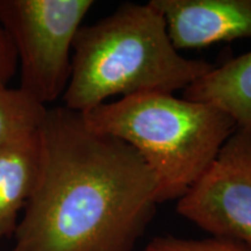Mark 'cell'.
I'll return each mask as SVG.
<instances>
[{
	"label": "cell",
	"instance_id": "1",
	"mask_svg": "<svg viewBox=\"0 0 251 251\" xmlns=\"http://www.w3.org/2000/svg\"><path fill=\"white\" fill-rule=\"evenodd\" d=\"M40 137V177L12 251H133L159 203L140 153L64 106L48 108Z\"/></svg>",
	"mask_w": 251,
	"mask_h": 251
},
{
	"label": "cell",
	"instance_id": "2",
	"mask_svg": "<svg viewBox=\"0 0 251 251\" xmlns=\"http://www.w3.org/2000/svg\"><path fill=\"white\" fill-rule=\"evenodd\" d=\"M64 107L83 113L121 94L174 93L212 70L203 59L181 56L164 18L148 4H124L114 13L81 26L72 45Z\"/></svg>",
	"mask_w": 251,
	"mask_h": 251
},
{
	"label": "cell",
	"instance_id": "3",
	"mask_svg": "<svg viewBox=\"0 0 251 251\" xmlns=\"http://www.w3.org/2000/svg\"><path fill=\"white\" fill-rule=\"evenodd\" d=\"M80 114L90 129L140 153L158 181L159 203L180 199L238 128L216 106L162 92L124 97Z\"/></svg>",
	"mask_w": 251,
	"mask_h": 251
},
{
	"label": "cell",
	"instance_id": "4",
	"mask_svg": "<svg viewBox=\"0 0 251 251\" xmlns=\"http://www.w3.org/2000/svg\"><path fill=\"white\" fill-rule=\"evenodd\" d=\"M92 0H0V24L21 68L19 89L47 106L63 97L71 51Z\"/></svg>",
	"mask_w": 251,
	"mask_h": 251
},
{
	"label": "cell",
	"instance_id": "5",
	"mask_svg": "<svg viewBox=\"0 0 251 251\" xmlns=\"http://www.w3.org/2000/svg\"><path fill=\"white\" fill-rule=\"evenodd\" d=\"M176 209L213 237L251 249V129L237 128Z\"/></svg>",
	"mask_w": 251,
	"mask_h": 251
},
{
	"label": "cell",
	"instance_id": "6",
	"mask_svg": "<svg viewBox=\"0 0 251 251\" xmlns=\"http://www.w3.org/2000/svg\"><path fill=\"white\" fill-rule=\"evenodd\" d=\"M176 49L251 37V0H151Z\"/></svg>",
	"mask_w": 251,
	"mask_h": 251
},
{
	"label": "cell",
	"instance_id": "7",
	"mask_svg": "<svg viewBox=\"0 0 251 251\" xmlns=\"http://www.w3.org/2000/svg\"><path fill=\"white\" fill-rule=\"evenodd\" d=\"M42 147L40 129L0 148V240L14 234L40 177Z\"/></svg>",
	"mask_w": 251,
	"mask_h": 251
},
{
	"label": "cell",
	"instance_id": "8",
	"mask_svg": "<svg viewBox=\"0 0 251 251\" xmlns=\"http://www.w3.org/2000/svg\"><path fill=\"white\" fill-rule=\"evenodd\" d=\"M184 98L216 106L238 128L251 129V51L213 68L184 90Z\"/></svg>",
	"mask_w": 251,
	"mask_h": 251
},
{
	"label": "cell",
	"instance_id": "9",
	"mask_svg": "<svg viewBox=\"0 0 251 251\" xmlns=\"http://www.w3.org/2000/svg\"><path fill=\"white\" fill-rule=\"evenodd\" d=\"M47 111L19 87L0 86V148L39 130Z\"/></svg>",
	"mask_w": 251,
	"mask_h": 251
},
{
	"label": "cell",
	"instance_id": "10",
	"mask_svg": "<svg viewBox=\"0 0 251 251\" xmlns=\"http://www.w3.org/2000/svg\"><path fill=\"white\" fill-rule=\"evenodd\" d=\"M142 251H251V249L246 244L228 238L212 236L194 240L166 235L152 238Z\"/></svg>",
	"mask_w": 251,
	"mask_h": 251
},
{
	"label": "cell",
	"instance_id": "11",
	"mask_svg": "<svg viewBox=\"0 0 251 251\" xmlns=\"http://www.w3.org/2000/svg\"><path fill=\"white\" fill-rule=\"evenodd\" d=\"M18 65L17 51L11 37L0 24V86H7Z\"/></svg>",
	"mask_w": 251,
	"mask_h": 251
}]
</instances>
